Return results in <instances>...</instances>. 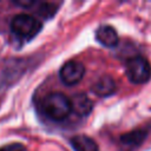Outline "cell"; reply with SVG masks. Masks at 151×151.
Listing matches in <instances>:
<instances>
[{
	"label": "cell",
	"instance_id": "cell-1",
	"mask_svg": "<svg viewBox=\"0 0 151 151\" xmlns=\"http://www.w3.org/2000/svg\"><path fill=\"white\" fill-rule=\"evenodd\" d=\"M44 113L52 120L60 122L68 117L72 111L70 99L59 92L50 93L46 96L41 103Z\"/></svg>",
	"mask_w": 151,
	"mask_h": 151
},
{
	"label": "cell",
	"instance_id": "cell-2",
	"mask_svg": "<svg viewBox=\"0 0 151 151\" xmlns=\"http://www.w3.org/2000/svg\"><path fill=\"white\" fill-rule=\"evenodd\" d=\"M42 25L41 22L29 14H17L11 21V31L19 38L29 39L35 37Z\"/></svg>",
	"mask_w": 151,
	"mask_h": 151
},
{
	"label": "cell",
	"instance_id": "cell-3",
	"mask_svg": "<svg viewBox=\"0 0 151 151\" xmlns=\"http://www.w3.org/2000/svg\"><path fill=\"white\" fill-rule=\"evenodd\" d=\"M126 74L131 83L144 84L151 78V65L144 57H134L126 63Z\"/></svg>",
	"mask_w": 151,
	"mask_h": 151
},
{
	"label": "cell",
	"instance_id": "cell-4",
	"mask_svg": "<svg viewBox=\"0 0 151 151\" xmlns=\"http://www.w3.org/2000/svg\"><path fill=\"white\" fill-rule=\"evenodd\" d=\"M85 73V67L81 63L77 60H70L65 63L59 72L60 79L65 85H76L78 84Z\"/></svg>",
	"mask_w": 151,
	"mask_h": 151
},
{
	"label": "cell",
	"instance_id": "cell-5",
	"mask_svg": "<svg viewBox=\"0 0 151 151\" xmlns=\"http://www.w3.org/2000/svg\"><path fill=\"white\" fill-rule=\"evenodd\" d=\"M116 88H117L116 81L110 76L100 77L92 86V91L98 97H109L116 92Z\"/></svg>",
	"mask_w": 151,
	"mask_h": 151
},
{
	"label": "cell",
	"instance_id": "cell-6",
	"mask_svg": "<svg viewBox=\"0 0 151 151\" xmlns=\"http://www.w3.org/2000/svg\"><path fill=\"white\" fill-rule=\"evenodd\" d=\"M96 39L106 47H114L118 44V34L112 26H100L96 32Z\"/></svg>",
	"mask_w": 151,
	"mask_h": 151
},
{
	"label": "cell",
	"instance_id": "cell-7",
	"mask_svg": "<svg viewBox=\"0 0 151 151\" xmlns=\"http://www.w3.org/2000/svg\"><path fill=\"white\" fill-rule=\"evenodd\" d=\"M71 101V107L72 110L78 114V116H87L90 114V112L92 111V101L91 99L84 94V93H78L76 96L72 97V99H70Z\"/></svg>",
	"mask_w": 151,
	"mask_h": 151
},
{
	"label": "cell",
	"instance_id": "cell-8",
	"mask_svg": "<svg viewBox=\"0 0 151 151\" xmlns=\"http://www.w3.org/2000/svg\"><path fill=\"white\" fill-rule=\"evenodd\" d=\"M70 143L76 151H99L97 143L92 138L85 134L72 137Z\"/></svg>",
	"mask_w": 151,
	"mask_h": 151
},
{
	"label": "cell",
	"instance_id": "cell-9",
	"mask_svg": "<svg viewBox=\"0 0 151 151\" xmlns=\"http://www.w3.org/2000/svg\"><path fill=\"white\" fill-rule=\"evenodd\" d=\"M146 137V132L145 131H132L130 133H126L124 136H122V142L125 144H132V145H137L143 143V140Z\"/></svg>",
	"mask_w": 151,
	"mask_h": 151
},
{
	"label": "cell",
	"instance_id": "cell-10",
	"mask_svg": "<svg viewBox=\"0 0 151 151\" xmlns=\"http://www.w3.org/2000/svg\"><path fill=\"white\" fill-rule=\"evenodd\" d=\"M0 151H26V147L21 143H11L0 147Z\"/></svg>",
	"mask_w": 151,
	"mask_h": 151
}]
</instances>
